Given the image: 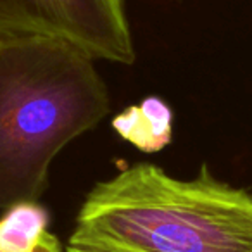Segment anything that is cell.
<instances>
[{
  "instance_id": "1",
  "label": "cell",
  "mask_w": 252,
  "mask_h": 252,
  "mask_svg": "<svg viewBox=\"0 0 252 252\" xmlns=\"http://www.w3.org/2000/svg\"><path fill=\"white\" fill-rule=\"evenodd\" d=\"M97 61L43 35L0 40V209L38 202L66 145L111 112Z\"/></svg>"
},
{
  "instance_id": "5",
  "label": "cell",
  "mask_w": 252,
  "mask_h": 252,
  "mask_svg": "<svg viewBox=\"0 0 252 252\" xmlns=\"http://www.w3.org/2000/svg\"><path fill=\"white\" fill-rule=\"evenodd\" d=\"M49 213L38 202H19L0 218V249L5 252H33L47 231Z\"/></svg>"
},
{
  "instance_id": "4",
  "label": "cell",
  "mask_w": 252,
  "mask_h": 252,
  "mask_svg": "<svg viewBox=\"0 0 252 252\" xmlns=\"http://www.w3.org/2000/svg\"><path fill=\"white\" fill-rule=\"evenodd\" d=\"M173 111L162 98L147 97L140 105H131L112 119L119 137L142 152H159L171 142Z\"/></svg>"
},
{
  "instance_id": "3",
  "label": "cell",
  "mask_w": 252,
  "mask_h": 252,
  "mask_svg": "<svg viewBox=\"0 0 252 252\" xmlns=\"http://www.w3.org/2000/svg\"><path fill=\"white\" fill-rule=\"evenodd\" d=\"M30 35L67 40L95 61L137 57L126 0H0V40Z\"/></svg>"
},
{
  "instance_id": "7",
  "label": "cell",
  "mask_w": 252,
  "mask_h": 252,
  "mask_svg": "<svg viewBox=\"0 0 252 252\" xmlns=\"http://www.w3.org/2000/svg\"><path fill=\"white\" fill-rule=\"evenodd\" d=\"M67 252H83V251H78V249H71V247H67Z\"/></svg>"
},
{
  "instance_id": "6",
  "label": "cell",
  "mask_w": 252,
  "mask_h": 252,
  "mask_svg": "<svg viewBox=\"0 0 252 252\" xmlns=\"http://www.w3.org/2000/svg\"><path fill=\"white\" fill-rule=\"evenodd\" d=\"M0 252H5V251L0 249ZM33 252H63V247H61L59 238L47 230L45 233L42 235V238L38 240L36 247L33 249Z\"/></svg>"
},
{
  "instance_id": "2",
  "label": "cell",
  "mask_w": 252,
  "mask_h": 252,
  "mask_svg": "<svg viewBox=\"0 0 252 252\" xmlns=\"http://www.w3.org/2000/svg\"><path fill=\"white\" fill-rule=\"evenodd\" d=\"M83 252H252V193L218 180L207 166L195 178L135 162L97 182L69 235Z\"/></svg>"
}]
</instances>
